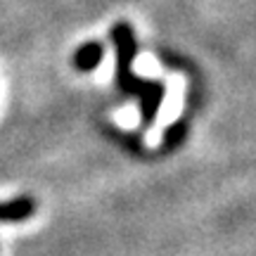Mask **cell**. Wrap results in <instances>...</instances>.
Segmentation results:
<instances>
[{"mask_svg":"<svg viewBox=\"0 0 256 256\" xmlns=\"http://www.w3.org/2000/svg\"><path fill=\"white\" fill-rule=\"evenodd\" d=\"M110 40L116 52V88L124 95H138L140 100V121L142 126H152L159 116L166 86L159 78H142L133 72L138 55V40L133 26L128 22H114L110 26Z\"/></svg>","mask_w":256,"mask_h":256,"instance_id":"cell-1","label":"cell"},{"mask_svg":"<svg viewBox=\"0 0 256 256\" xmlns=\"http://www.w3.org/2000/svg\"><path fill=\"white\" fill-rule=\"evenodd\" d=\"M38 209V202L31 194H19L14 200L0 202V223H24Z\"/></svg>","mask_w":256,"mask_h":256,"instance_id":"cell-2","label":"cell"},{"mask_svg":"<svg viewBox=\"0 0 256 256\" xmlns=\"http://www.w3.org/2000/svg\"><path fill=\"white\" fill-rule=\"evenodd\" d=\"M104 60V43L100 40H86L76 48V52L72 55V66L81 74H90Z\"/></svg>","mask_w":256,"mask_h":256,"instance_id":"cell-3","label":"cell"},{"mask_svg":"<svg viewBox=\"0 0 256 256\" xmlns=\"http://www.w3.org/2000/svg\"><path fill=\"white\" fill-rule=\"evenodd\" d=\"M188 128H190V124H188L185 116L174 121L164 130V136H162V152H174V150H178V147L183 145L185 138H188Z\"/></svg>","mask_w":256,"mask_h":256,"instance_id":"cell-4","label":"cell"}]
</instances>
